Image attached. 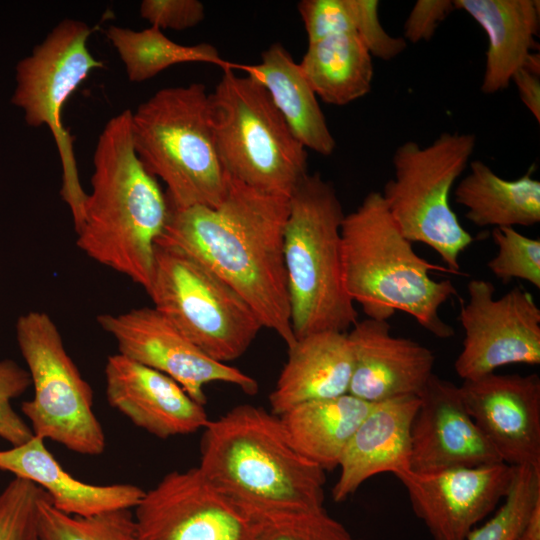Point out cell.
I'll list each match as a JSON object with an SVG mask.
<instances>
[{
	"instance_id": "cell-25",
	"label": "cell",
	"mask_w": 540,
	"mask_h": 540,
	"mask_svg": "<svg viewBox=\"0 0 540 540\" xmlns=\"http://www.w3.org/2000/svg\"><path fill=\"white\" fill-rule=\"evenodd\" d=\"M454 190V200L466 208L465 217L479 227L532 226L540 222V181L531 169L508 180L486 163L474 160Z\"/></svg>"
},
{
	"instance_id": "cell-31",
	"label": "cell",
	"mask_w": 540,
	"mask_h": 540,
	"mask_svg": "<svg viewBox=\"0 0 540 540\" xmlns=\"http://www.w3.org/2000/svg\"><path fill=\"white\" fill-rule=\"evenodd\" d=\"M253 517L258 522L256 540H359L324 508Z\"/></svg>"
},
{
	"instance_id": "cell-30",
	"label": "cell",
	"mask_w": 540,
	"mask_h": 540,
	"mask_svg": "<svg viewBox=\"0 0 540 540\" xmlns=\"http://www.w3.org/2000/svg\"><path fill=\"white\" fill-rule=\"evenodd\" d=\"M540 500V468L514 467V476L503 504L466 540H516L535 504Z\"/></svg>"
},
{
	"instance_id": "cell-7",
	"label": "cell",
	"mask_w": 540,
	"mask_h": 540,
	"mask_svg": "<svg viewBox=\"0 0 540 540\" xmlns=\"http://www.w3.org/2000/svg\"><path fill=\"white\" fill-rule=\"evenodd\" d=\"M214 142L226 174L250 187L290 197L308 174L307 149L295 137L267 91L233 69L212 93Z\"/></svg>"
},
{
	"instance_id": "cell-4",
	"label": "cell",
	"mask_w": 540,
	"mask_h": 540,
	"mask_svg": "<svg viewBox=\"0 0 540 540\" xmlns=\"http://www.w3.org/2000/svg\"><path fill=\"white\" fill-rule=\"evenodd\" d=\"M345 289L367 318L388 321L396 311L412 316L438 338L454 329L439 311L458 295L448 280H434L430 272L450 273L419 256L390 215L381 192L368 193L361 204L345 214L341 226Z\"/></svg>"
},
{
	"instance_id": "cell-13",
	"label": "cell",
	"mask_w": 540,
	"mask_h": 540,
	"mask_svg": "<svg viewBox=\"0 0 540 540\" xmlns=\"http://www.w3.org/2000/svg\"><path fill=\"white\" fill-rule=\"evenodd\" d=\"M131 540H256L258 522L198 467L166 474L134 508Z\"/></svg>"
},
{
	"instance_id": "cell-15",
	"label": "cell",
	"mask_w": 540,
	"mask_h": 540,
	"mask_svg": "<svg viewBox=\"0 0 540 540\" xmlns=\"http://www.w3.org/2000/svg\"><path fill=\"white\" fill-rule=\"evenodd\" d=\"M395 476L434 540H466L507 495L514 467L499 462L432 473L407 469Z\"/></svg>"
},
{
	"instance_id": "cell-39",
	"label": "cell",
	"mask_w": 540,
	"mask_h": 540,
	"mask_svg": "<svg viewBox=\"0 0 540 540\" xmlns=\"http://www.w3.org/2000/svg\"><path fill=\"white\" fill-rule=\"evenodd\" d=\"M520 100L540 123V54L531 52L522 66L513 74Z\"/></svg>"
},
{
	"instance_id": "cell-26",
	"label": "cell",
	"mask_w": 540,
	"mask_h": 540,
	"mask_svg": "<svg viewBox=\"0 0 540 540\" xmlns=\"http://www.w3.org/2000/svg\"><path fill=\"white\" fill-rule=\"evenodd\" d=\"M372 403L350 394L299 404L280 419L296 449L307 459L331 471Z\"/></svg>"
},
{
	"instance_id": "cell-38",
	"label": "cell",
	"mask_w": 540,
	"mask_h": 540,
	"mask_svg": "<svg viewBox=\"0 0 540 540\" xmlns=\"http://www.w3.org/2000/svg\"><path fill=\"white\" fill-rule=\"evenodd\" d=\"M455 10L453 0H418L405 23L403 38L408 43L429 41L439 24Z\"/></svg>"
},
{
	"instance_id": "cell-14",
	"label": "cell",
	"mask_w": 540,
	"mask_h": 540,
	"mask_svg": "<svg viewBox=\"0 0 540 540\" xmlns=\"http://www.w3.org/2000/svg\"><path fill=\"white\" fill-rule=\"evenodd\" d=\"M97 321L114 338L119 354L169 376L201 405L207 402L204 387L213 382L247 394L258 391L254 378L209 357L154 307L101 314Z\"/></svg>"
},
{
	"instance_id": "cell-8",
	"label": "cell",
	"mask_w": 540,
	"mask_h": 540,
	"mask_svg": "<svg viewBox=\"0 0 540 540\" xmlns=\"http://www.w3.org/2000/svg\"><path fill=\"white\" fill-rule=\"evenodd\" d=\"M472 133L443 132L422 147L408 140L393 154L394 178L381 195L410 242L433 249L450 273L460 272L459 256L473 242L450 205L451 190L475 149Z\"/></svg>"
},
{
	"instance_id": "cell-28",
	"label": "cell",
	"mask_w": 540,
	"mask_h": 540,
	"mask_svg": "<svg viewBox=\"0 0 540 540\" xmlns=\"http://www.w3.org/2000/svg\"><path fill=\"white\" fill-rule=\"evenodd\" d=\"M106 35L124 64L131 82H144L180 63H209L219 66L223 71L238 68L237 64L223 59L212 44L183 45L169 39L155 26L136 31L112 25Z\"/></svg>"
},
{
	"instance_id": "cell-35",
	"label": "cell",
	"mask_w": 540,
	"mask_h": 540,
	"mask_svg": "<svg viewBox=\"0 0 540 540\" xmlns=\"http://www.w3.org/2000/svg\"><path fill=\"white\" fill-rule=\"evenodd\" d=\"M356 35L370 55L389 61L407 47L403 37L392 36L381 25L378 0H349Z\"/></svg>"
},
{
	"instance_id": "cell-29",
	"label": "cell",
	"mask_w": 540,
	"mask_h": 540,
	"mask_svg": "<svg viewBox=\"0 0 540 540\" xmlns=\"http://www.w3.org/2000/svg\"><path fill=\"white\" fill-rule=\"evenodd\" d=\"M37 521L39 540H131L134 524L131 510L68 515L52 505L46 492L38 501Z\"/></svg>"
},
{
	"instance_id": "cell-23",
	"label": "cell",
	"mask_w": 540,
	"mask_h": 540,
	"mask_svg": "<svg viewBox=\"0 0 540 540\" xmlns=\"http://www.w3.org/2000/svg\"><path fill=\"white\" fill-rule=\"evenodd\" d=\"M469 14L488 39L481 84L484 94L506 89L513 74L535 48L539 31L538 0H453Z\"/></svg>"
},
{
	"instance_id": "cell-5",
	"label": "cell",
	"mask_w": 540,
	"mask_h": 540,
	"mask_svg": "<svg viewBox=\"0 0 540 540\" xmlns=\"http://www.w3.org/2000/svg\"><path fill=\"white\" fill-rule=\"evenodd\" d=\"M345 214L333 184L308 173L289 197L283 257L296 339L344 332L358 312L343 279L341 226Z\"/></svg>"
},
{
	"instance_id": "cell-2",
	"label": "cell",
	"mask_w": 540,
	"mask_h": 540,
	"mask_svg": "<svg viewBox=\"0 0 540 540\" xmlns=\"http://www.w3.org/2000/svg\"><path fill=\"white\" fill-rule=\"evenodd\" d=\"M202 430L198 469L251 516L323 508L325 471L296 449L279 416L242 404Z\"/></svg>"
},
{
	"instance_id": "cell-9",
	"label": "cell",
	"mask_w": 540,
	"mask_h": 540,
	"mask_svg": "<svg viewBox=\"0 0 540 540\" xmlns=\"http://www.w3.org/2000/svg\"><path fill=\"white\" fill-rule=\"evenodd\" d=\"M153 307L212 359L242 356L263 328L248 303L208 267L177 250L156 245Z\"/></svg>"
},
{
	"instance_id": "cell-1",
	"label": "cell",
	"mask_w": 540,
	"mask_h": 540,
	"mask_svg": "<svg viewBox=\"0 0 540 540\" xmlns=\"http://www.w3.org/2000/svg\"><path fill=\"white\" fill-rule=\"evenodd\" d=\"M288 213L289 197L230 177L226 197L216 207L175 208L169 204L168 220L156 243L182 252L216 273L287 349L296 341L283 257Z\"/></svg>"
},
{
	"instance_id": "cell-24",
	"label": "cell",
	"mask_w": 540,
	"mask_h": 540,
	"mask_svg": "<svg viewBox=\"0 0 540 540\" xmlns=\"http://www.w3.org/2000/svg\"><path fill=\"white\" fill-rule=\"evenodd\" d=\"M267 91L288 127L306 148L330 156L335 148L333 137L317 96L286 48L274 43L261 54V62L239 65Z\"/></svg>"
},
{
	"instance_id": "cell-11",
	"label": "cell",
	"mask_w": 540,
	"mask_h": 540,
	"mask_svg": "<svg viewBox=\"0 0 540 540\" xmlns=\"http://www.w3.org/2000/svg\"><path fill=\"white\" fill-rule=\"evenodd\" d=\"M93 29L83 21L59 22L32 52L16 65V86L11 98L31 127L47 126L62 167L61 196L70 209L74 229L79 228L87 193L82 188L73 150V137L62 122L65 102L87 76L103 68L89 48Z\"/></svg>"
},
{
	"instance_id": "cell-10",
	"label": "cell",
	"mask_w": 540,
	"mask_h": 540,
	"mask_svg": "<svg viewBox=\"0 0 540 540\" xmlns=\"http://www.w3.org/2000/svg\"><path fill=\"white\" fill-rule=\"evenodd\" d=\"M16 339L33 396L21 405L34 436L88 456L103 453L104 430L93 410V390L68 354L60 331L43 311L18 317Z\"/></svg>"
},
{
	"instance_id": "cell-32",
	"label": "cell",
	"mask_w": 540,
	"mask_h": 540,
	"mask_svg": "<svg viewBox=\"0 0 540 540\" xmlns=\"http://www.w3.org/2000/svg\"><path fill=\"white\" fill-rule=\"evenodd\" d=\"M492 237L497 255L487 266L496 278L507 284L522 279L540 288V239L530 238L513 227L494 228Z\"/></svg>"
},
{
	"instance_id": "cell-33",
	"label": "cell",
	"mask_w": 540,
	"mask_h": 540,
	"mask_svg": "<svg viewBox=\"0 0 540 540\" xmlns=\"http://www.w3.org/2000/svg\"><path fill=\"white\" fill-rule=\"evenodd\" d=\"M44 490L14 477L0 493V540H39L37 508Z\"/></svg>"
},
{
	"instance_id": "cell-6",
	"label": "cell",
	"mask_w": 540,
	"mask_h": 540,
	"mask_svg": "<svg viewBox=\"0 0 540 540\" xmlns=\"http://www.w3.org/2000/svg\"><path fill=\"white\" fill-rule=\"evenodd\" d=\"M131 136L143 166L166 184L171 206L216 207L226 197L230 177L217 154L204 84L157 91L132 112Z\"/></svg>"
},
{
	"instance_id": "cell-40",
	"label": "cell",
	"mask_w": 540,
	"mask_h": 540,
	"mask_svg": "<svg viewBox=\"0 0 540 540\" xmlns=\"http://www.w3.org/2000/svg\"><path fill=\"white\" fill-rule=\"evenodd\" d=\"M516 540H540V500L533 507Z\"/></svg>"
},
{
	"instance_id": "cell-27",
	"label": "cell",
	"mask_w": 540,
	"mask_h": 540,
	"mask_svg": "<svg viewBox=\"0 0 540 540\" xmlns=\"http://www.w3.org/2000/svg\"><path fill=\"white\" fill-rule=\"evenodd\" d=\"M299 66L316 96L325 103L343 106L371 90L372 56L355 33L309 43Z\"/></svg>"
},
{
	"instance_id": "cell-17",
	"label": "cell",
	"mask_w": 540,
	"mask_h": 540,
	"mask_svg": "<svg viewBox=\"0 0 540 540\" xmlns=\"http://www.w3.org/2000/svg\"><path fill=\"white\" fill-rule=\"evenodd\" d=\"M418 397L410 470L432 473L502 462L469 415L459 386L433 373Z\"/></svg>"
},
{
	"instance_id": "cell-22",
	"label": "cell",
	"mask_w": 540,
	"mask_h": 540,
	"mask_svg": "<svg viewBox=\"0 0 540 540\" xmlns=\"http://www.w3.org/2000/svg\"><path fill=\"white\" fill-rule=\"evenodd\" d=\"M352 353L347 333L323 331L296 339L269 395L272 413L313 400L348 394Z\"/></svg>"
},
{
	"instance_id": "cell-34",
	"label": "cell",
	"mask_w": 540,
	"mask_h": 540,
	"mask_svg": "<svg viewBox=\"0 0 540 540\" xmlns=\"http://www.w3.org/2000/svg\"><path fill=\"white\" fill-rule=\"evenodd\" d=\"M30 385L26 369L11 359L0 360V438L11 446L21 445L34 436L30 426L12 407V400Z\"/></svg>"
},
{
	"instance_id": "cell-37",
	"label": "cell",
	"mask_w": 540,
	"mask_h": 540,
	"mask_svg": "<svg viewBox=\"0 0 540 540\" xmlns=\"http://www.w3.org/2000/svg\"><path fill=\"white\" fill-rule=\"evenodd\" d=\"M140 16L160 30H185L203 21L205 8L198 0H143Z\"/></svg>"
},
{
	"instance_id": "cell-19",
	"label": "cell",
	"mask_w": 540,
	"mask_h": 540,
	"mask_svg": "<svg viewBox=\"0 0 540 540\" xmlns=\"http://www.w3.org/2000/svg\"><path fill=\"white\" fill-rule=\"evenodd\" d=\"M105 384L108 403L158 438L194 433L209 421L204 405L175 380L119 353L107 359Z\"/></svg>"
},
{
	"instance_id": "cell-3",
	"label": "cell",
	"mask_w": 540,
	"mask_h": 540,
	"mask_svg": "<svg viewBox=\"0 0 540 540\" xmlns=\"http://www.w3.org/2000/svg\"><path fill=\"white\" fill-rule=\"evenodd\" d=\"M126 109L101 131L93 154L91 193L77 234V246L91 259L148 290L155 250L169 216L157 179L137 157Z\"/></svg>"
},
{
	"instance_id": "cell-20",
	"label": "cell",
	"mask_w": 540,
	"mask_h": 540,
	"mask_svg": "<svg viewBox=\"0 0 540 540\" xmlns=\"http://www.w3.org/2000/svg\"><path fill=\"white\" fill-rule=\"evenodd\" d=\"M419 404L418 396L372 403L341 457L332 488L335 502L346 500L377 474L410 469L411 427Z\"/></svg>"
},
{
	"instance_id": "cell-21",
	"label": "cell",
	"mask_w": 540,
	"mask_h": 540,
	"mask_svg": "<svg viewBox=\"0 0 540 540\" xmlns=\"http://www.w3.org/2000/svg\"><path fill=\"white\" fill-rule=\"evenodd\" d=\"M44 439L0 450V470L29 480L42 488L52 505L72 516L92 517L117 510L134 509L144 490L132 484L95 485L73 477L47 449Z\"/></svg>"
},
{
	"instance_id": "cell-12",
	"label": "cell",
	"mask_w": 540,
	"mask_h": 540,
	"mask_svg": "<svg viewBox=\"0 0 540 540\" xmlns=\"http://www.w3.org/2000/svg\"><path fill=\"white\" fill-rule=\"evenodd\" d=\"M459 321L462 350L454 363L457 375L474 380L510 364H540V309L533 296L515 287L495 299V286L482 279L467 285Z\"/></svg>"
},
{
	"instance_id": "cell-18",
	"label": "cell",
	"mask_w": 540,
	"mask_h": 540,
	"mask_svg": "<svg viewBox=\"0 0 540 540\" xmlns=\"http://www.w3.org/2000/svg\"><path fill=\"white\" fill-rule=\"evenodd\" d=\"M388 321H357L347 338L352 353L348 394L369 403L418 396L433 374L434 354L418 342L391 335Z\"/></svg>"
},
{
	"instance_id": "cell-36",
	"label": "cell",
	"mask_w": 540,
	"mask_h": 540,
	"mask_svg": "<svg viewBox=\"0 0 540 540\" xmlns=\"http://www.w3.org/2000/svg\"><path fill=\"white\" fill-rule=\"evenodd\" d=\"M298 12L305 26L308 44L355 33L349 0H302L298 3Z\"/></svg>"
},
{
	"instance_id": "cell-16",
	"label": "cell",
	"mask_w": 540,
	"mask_h": 540,
	"mask_svg": "<svg viewBox=\"0 0 540 540\" xmlns=\"http://www.w3.org/2000/svg\"><path fill=\"white\" fill-rule=\"evenodd\" d=\"M466 409L501 461L540 468V378L491 373L459 386Z\"/></svg>"
}]
</instances>
